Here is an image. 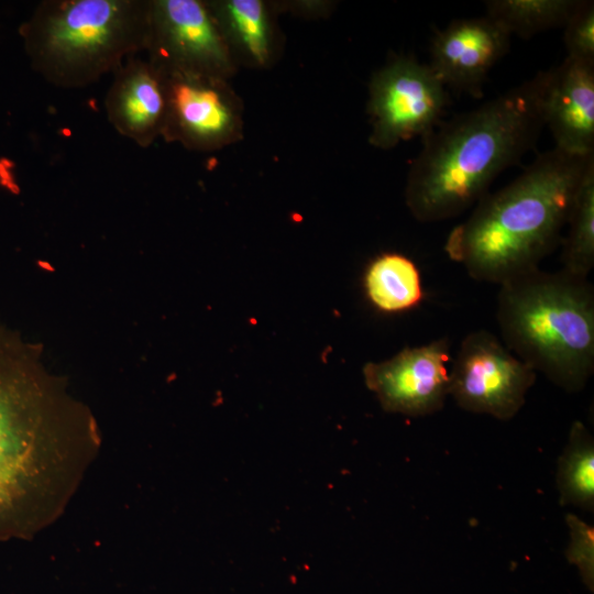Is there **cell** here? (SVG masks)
<instances>
[{
  "mask_svg": "<svg viewBox=\"0 0 594 594\" xmlns=\"http://www.w3.org/2000/svg\"><path fill=\"white\" fill-rule=\"evenodd\" d=\"M557 488L561 505L594 509V440L586 426L575 420L558 460Z\"/></svg>",
  "mask_w": 594,
  "mask_h": 594,
  "instance_id": "16",
  "label": "cell"
},
{
  "mask_svg": "<svg viewBox=\"0 0 594 594\" xmlns=\"http://www.w3.org/2000/svg\"><path fill=\"white\" fill-rule=\"evenodd\" d=\"M578 0H487L488 18L522 38L564 26Z\"/></svg>",
  "mask_w": 594,
  "mask_h": 594,
  "instance_id": "18",
  "label": "cell"
},
{
  "mask_svg": "<svg viewBox=\"0 0 594 594\" xmlns=\"http://www.w3.org/2000/svg\"><path fill=\"white\" fill-rule=\"evenodd\" d=\"M562 237V270L579 277H588L594 266V165L582 179Z\"/></svg>",
  "mask_w": 594,
  "mask_h": 594,
  "instance_id": "17",
  "label": "cell"
},
{
  "mask_svg": "<svg viewBox=\"0 0 594 594\" xmlns=\"http://www.w3.org/2000/svg\"><path fill=\"white\" fill-rule=\"evenodd\" d=\"M148 0H44L19 34L31 68L61 88H82L144 51Z\"/></svg>",
  "mask_w": 594,
  "mask_h": 594,
  "instance_id": "5",
  "label": "cell"
},
{
  "mask_svg": "<svg viewBox=\"0 0 594 594\" xmlns=\"http://www.w3.org/2000/svg\"><path fill=\"white\" fill-rule=\"evenodd\" d=\"M105 108L118 133L141 147L162 136L166 110V76L148 59L132 56L116 70Z\"/></svg>",
  "mask_w": 594,
  "mask_h": 594,
  "instance_id": "12",
  "label": "cell"
},
{
  "mask_svg": "<svg viewBox=\"0 0 594 594\" xmlns=\"http://www.w3.org/2000/svg\"><path fill=\"white\" fill-rule=\"evenodd\" d=\"M95 440L91 415L48 373L42 348L0 321V540L41 526L70 454Z\"/></svg>",
  "mask_w": 594,
  "mask_h": 594,
  "instance_id": "1",
  "label": "cell"
},
{
  "mask_svg": "<svg viewBox=\"0 0 594 594\" xmlns=\"http://www.w3.org/2000/svg\"><path fill=\"white\" fill-rule=\"evenodd\" d=\"M448 101L447 88L429 65L409 56L394 57L370 81V143L387 150L425 136L442 121Z\"/></svg>",
  "mask_w": 594,
  "mask_h": 594,
  "instance_id": "6",
  "label": "cell"
},
{
  "mask_svg": "<svg viewBox=\"0 0 594 594\" xmlns=\"http://www.w3.org/2000/svg\"><path fill=\"white\" fill-rule=\"evenodd\" d=\"M144 51L165 75L226 80L233 73V57L207 3L200 0H148Z\"/></svg>",
  "mask_w": 594,
  "mask_h": 594,
  "instance_id": "7",
  "label": "cell"
},
{
  "mask_svg": "<svg viewBox=\"0 0 594 594\" xmlns=\"http://www.w3.org/2000/svg\"><path fill=\"white\" fill-rule=\"evenodd\" d=\"M166 76L167 110L162 133L191 150H215L238 136L240 118L226 80Z\"/></svg>",
  "mask_w": 594,
  "mask_h": 594,
  "instance_id": "10",
  "label": "cell"
},
{
  "mask_svg": "<svg viewBox=\"0 0 594 594\" xmlns=\"http://www.w3.org/2000/svg\"><path fill=\"white\" fill-rule=\"evenodd\" d=\"M497 321L505 346L569 393L594 371V289L585 277L540 268L499 285Z\"/></svg>",
  "mask_w": 594,
  "mask_h": 594,
  "instance_id": "4",
  "label": "cell"
},
{
  "mask_svg": "<svg viewBox=\"0 0 594 594\" xmlns=\"http://www.w3.org/2000/svg\"><path fill=\"white\" fill-rule=\"evenodd\" d=\"M549 70L539 72L502 95L421 138L405 187V202L420 222L452 219L476 205L494 179L517 164L544 128Z\"/></svg>",
  "mask_w": 594,
  "mask_h": 594,
  "instance_id": "2",
  "label": "cell"
},
{
  "mask_svg": "<svg viewBox=\"0 0 594 594\" xmlns=\"http://www.w3.org/2000/svg\"><path fill=\"white\" fill-rule=\"evenodd\" d=\"M593 165L594 154L556 147L540 153L451 230L446 253L473 279L498 285L539 268L561 243L575 193Z\"/></svg>",
  "mask_w": 594,
  "mask_h": 594,
  "instance_id": "3",
  "label": "cell"
},
{
  "mask_svg": "<svg viewBox=\"0 0 594 594\" xmlns=\"http://www.w3.org/2000/svg\"><path fill=\"white\" fill-rule=\"evenodd\" d=\"M537 373L486 331L469 333L449 371V395L465 411L514 418L526 403Z\"/></svg>",
  "mask_w": 594,
  "mask_h": 594,
  "instance_id": "8",
  "label": "cell"
},
{
  "mask_svg": "<svg viewBox=\"0 0 594 594\" xmlns=\"http://www.w3.org/2000/svg\"><path fill=\"white\" fill-rule=\"evenodd\" d=\"M451 342L440 338L406 346L382 362L363 367L366 387L387 413L425 417L440 411L449 395Z\"/></svg>",
  "mask_w": 594,
  "mask_h": 594,
  "instance_id": "9",
  "label": "cell"
},
{
  "mask_svg": "<svg viewBox=\"0 0 594 594\" xmlns=\"http://www.w3.org/2000/svg\"><path fill=\"white\" fill-rule=\"evenodd\" d=\"M543 117L556 148L594 154V63L565 57L549 69Z\"/></svg>",
  "mask_w": 594,
  "mask_h": 594,
  "instance_id": "13",
  "label": "cell"
},
{
  "mask_svg": "<svg viewBox=\"0 0 594 594\" xmlns=\"http://www.w3.org/2000/svg\"><path fill=\"white\" fill-rule=\"evenodd\" d=\"M569 543L565 549L568 562L574 565L585 587L594 591V528L574 513L565 515Z\"/></svg>",
  "mask_w": 594,
  "mask_h": 594,
  "instance_id": "19",
  "label": "cell"
},
{
  "mask_svg": "<svg viewBox=\"0 0 594 594\" xmlns=\"http://www.w3.org/2000/svg\"><path fill=\"white\" fill-rule=\"evenodd\" d=\"M510 36L487 15L453 20L435 34L428 65L446 88L481 98L490 70L509 50Z\"/></svg>",
  "mask_w": 594,
  "mask_h": 594,
  "instance_id": "11",
  "label": "cell"
},
{
  "mask_svg": "<svg viewBox=\"0 0 594 594\" xmlns=\"http://www.w3.org/2000/svg\"><path fill=\"white\" fill-rule=\"evenodd\" d=\"M563 28L566 57L594 63V2L578 0Z\"/></svg>",
  "mask_w": 594,
  "mask_h": 594,
  "instance_id": "20",
  "label": "cell"
},
{
  "mask_svg": "<svg viewBox=\"0 0 594 594\" xmlns=\"http://www.w3.org/2000/svg\"><path fill=\"white\" fill-rule=\"evenodd\" d=\"M363 283L370 302L386 314L410 310L425 298L417 265L399 253H383L372 260Z\"/></svg>",
  "mask_w": 594,
  "mask_h": 594,
  "instance_id": "15",
  "label": "cell"
},
{
  "mask_svg": "<svg viewBox=\"0 0 594 594\" xmlns=\"http://www.w3.org/2000/svg\"><path fill=\"white\" fill-rule=\"evenodd\" d=\"M231 53L252 66H266L273 57L271 15L260 0L206 2ZM233 57V56H232Z\"/></svg>",
  "mask_w": 594,
  "mask_h": 594,
  "instance_id": "14",
  "label": "cell"
}]
</instances>
